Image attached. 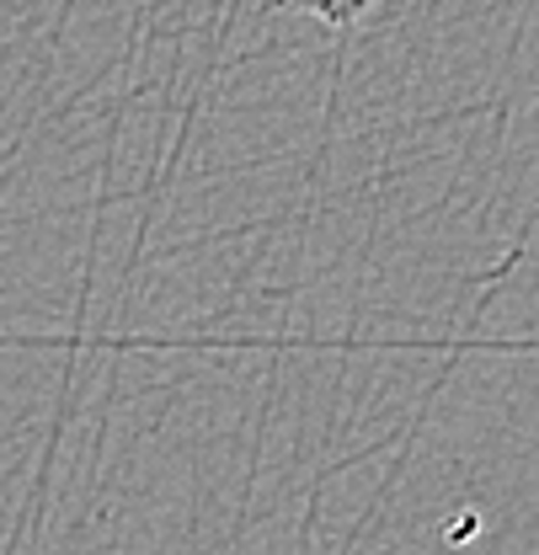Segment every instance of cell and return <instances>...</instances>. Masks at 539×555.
<instances>
[{
    "instance_id": "6da1fadb",
    "label": "cell",
    "mask_w": 539,
    "mask_h": 555,
    "mask_svg": "<svg viewBox=\"0 0 539 555\" xmlns=\"http://www.w3.org/2000/svg\"><path fill=\"white\" fill-rule=\"evenodd\" d=\"M272 5H305V11H316V16H326V22H352V16H363L374 0H272Z\"/></svg>"
}]
</instances>
